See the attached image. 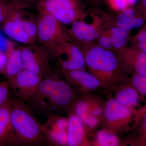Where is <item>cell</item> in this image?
I'll return each mask as SVG.
<instances>
[{
    "instance_id": "cell-9",
    "label": "cell",
    "mask_w": 146,
    "mask_h": 146,
    "mask_svg": "<svg viewBox=\"0 0 146 146\" xmlns=\"http://www.w3.org/2000/svg\"><path fill=\"white\" fill-rule=\"evenodd\" d=\"M24 69L44 78L54 73L48 53L42 46L36 44L21 47Z\"/></svg>"
},
{
    "instance_id": "cell-19",
    "label": "cell",
    "mask_w": 146,
    "mask_h": 146,
    "mask_svg": "<svg viewBox=\"0 0 146 146\" xmlns=\"http://www.w3.org/2000/svg\"><path fill=\"white\" fill-rule=\"evenodd\" d=\"M144 19L136 15L132 6H129L116 16H112V26H116L129 31L138 28L144 23Z\"/></svg>"
},
{
    "instance_id": "cell-15",
    "label": "cell",
    "mask_w": 146,
    "mask_h": 146,
    "mask_svg": "<svg viewBox=\"0 0 146 146\" xmlns=\"http://www.w3.org/2000/svg\"><path fill=\"white\" fill-rule=\"evenodd\" d=\"M129 31L119 27L112 26L106 30L96 41L101 46L116 51L126 46Z\"/></svg>"
},
{
    "instance_id": "cell-13",
    "label": "cell",
    "mask_w": 146,
    "mask_h": 146,
    "mask_svg": "<svg viewBox=\"0 0 146 146\" xmlns=\"http://www.w3.org/2000/svg\"><path fill=\"white\" fill-rule=\"evenodd\" d=\"M115 52L127 74L133 70L136 74L146 76V53L127 46Z\"/></svg>"
},
{
    "instance_id": "cell-4",
    "label": "cell",
    "mask_w": 146,
    "mask_h": 146,
    "mask_svg": "<svg viewBox=\"0 0 146 146\" xmlns=\"http://www.w3.org/2000/svg\"><path fill=\"white\" fill-rule=\"evenodd\" d=\"M111 17L98 9L86 10L82 18L73 23L68 31L76 43L94 42L106 30L112 27Z\"/></svg>"
},
{
    "instance_id": "cell-21",
    "label": "cell",
    "mask_w": 146,
    "mask_h": 146,
    "mask_svg": "<svg viewBox=\"0 0 146 146\" xmlns=\"http://www.w3.org/2000/svg\"><path fill=\"white\" fill-rule=\"evenodd\" d=\"M12 107L11 95L0 107V146H7L10 130L11 112Z\"/></svg>"
},
{
    "instance_id": "cell-22",
    "label": "cell",
    "mask_w": 146,
    "mask_h": 146,
    "mask_svg": "<svg viewBox=\"0 0 146 146\" xmlns=\"http://www.w3.org/2000/svg\"><path fill=\"white\" fill-rule=\"evenodd\" d=\"M90 141L91 146H123V141L120 140L117 133L102 128L93 135Z\"/></svg>"
},
{
    "instance_id": "cell-12",
    "label": "cell",
    "mask_w": 146,
    "mask_h": 146,
    "mask_svg": "<svg viewBox=\"0 0 146 146\" xmlns=\"http://www.w3.org/2000/svg\"><path fill=\"white\" fill-rule=\"evenodd\" d=\"M61 76L79 95L91 93L100 88H103L100 82L84 69L64 70L58 68Z\"/></svg>"
},
{
    "instance_id": "cell-11",
    "label": "cell",
    "mask_w": 146,
    "mask_h": 146,
    "mask_svg": "<svg viewBox=\"0 0 146 146\" xmlns=\"http://www.w3.org/2000/svg\"><path fill=\"white\" fill-rule=\"evenodd\" d=\"M43 78L33 72L23 69L7 81L13 95L27 103L35 94Z\"/></svg>"
},
{
    "instance_id": "cell-10",
    "label": "cell",
    "mask_w": 146,
    "mask_h": 146,
    "mask_svg": "<svg viewBox=\"0 0 146 146\" xmlns=\"http://www.w3.org/2000/svg\"><path fill=\"white\" fill-rule=\"evenodd\" d=\"M47 51L51 60H56L58 68L71 70L84 69L86 67L83 53L74 41Z\"/></svg>"
},
{
    "instance_id": "cell-6",
    "label": "cell",
    "mask_w": 146,
    "mask_h": 146,
    "mask_svg": "<svg viewBox=\"0 0 146 146\" xmlns=\"http://www.w3.org/2000/svg\"><path fill=\"white\" fill-rule=\"evenodd\" d=\"M38 12L37 41L47 51L51 50L64 43L74 41L68 29L50 13Z\"/></svg>"
},
{
    "instance_id": "cell-2",
    "label": "cell",
    "mask_w": 146,
    "mask_h": 146,
    "mask_svg": "<svg viewBox=\"0 0 146 146\" xmlns=\"http://www.w3.org/2000/svg\"><path fill=\"white\" fill-rule=\"evenodd\" d=\"M76 44L83 53L88 72L100 82L103 89L111 91L115 85L129 82L115 52L94 42Z\"/></svg>"
},
{
    "instance_id": "cell-27",
    "label": "cell",
    "mask_w": 146,
    "mask_h": 146,
    "mask_svg": "<svg viewBox=\"0 0 146 146\" xmlns=\"http://www.w3.org/2000/svg\"><path fill=\"white\" fill-rule=\"evenodd\" d=\"M10 87L8 81L0 82V107L10 96Z\"/></svg>"
},
{
    "instance_id": "cell-1",
    "label": "cell",
    "mask_w": 146,
    "mask_h": 146,
    "mask_svg": "<svg viewBox=\"0 0 146 146\" xmlns=\"http://www.w3.org/2000/svg\"><path fill=\"white\" fill-rule=\"evenodd\" d=\"M60 73L43 78L35 94L26 103L34 112L48 116L69 112L78 96Z\"/></svg>"
},
{
    "instance_id": "cell-24",
    "label": "cell",
    "mask_w": 146,
    "mask_h": 146,
    "mask_svg": "<svg viewBox=\"0 0 146 146\" xmlns=\"http://www.w3.org/2000/svg\"><path fill=\"white\" fill-rule=\"evenodd\" d=\"M30 6L11 1L0 0V26L13 12L30 7Z\"/></svg>"
},
{
    "instance_id": "cell-26",
    "label": "cell",
    "mask_w": 146,
    "mask_h": 146,
    "mask_svg": "<svg viewBox=\"0 0 146 146\" xmlns=\"http://www.w3.org/2000/svg\"><path fill=\"white\" fill-rule=\"evenodd\" d=\"M129 82L139 93L146 95V76L136 74L129 80Z\"/></svg>"
},
{
    "instance_id": "cell-29",
    "label": "cell",
    "mask_w": 146,
    "mask_h": 146,
    "mask_svg": "<svg viewBox=\"0 0 146 146\" xmlns=\"http://www.w3.org/2000/svg\"><path fill=\"white\" fill-rule=\"evenodd\" d=\"M135 42L139 50L146 53V29L141 30L135 36Z\"/></svg>"
},
{
    "instance_id": "cell-28",
    "label": "cell",
    "mask_w": 146,
    "mask_h": 146,
    "mask_svg": "<svg viewBox=\"0 0 146 146\" xmlns=\"http://www.w3.org/2000/svg\"><path fill=\"white\" fill-rule=\"evenodd\" d=\"M108 5L113 10L121 12L129 7L126 0H106Z\"/></svg>"
},
{
    "instance_id": "cell-33",
    "label": "cell",
    "mask_w": 146,
    "mask_h": 146,
    "mask_svg": "<svg viewBox=\"0 0 146 146\" xmlns=\"http://www.w3.org/2000/svg\"><path fill=\"white\" fill-rule=\"evenodd\" d=\"M11 1L22 4L27 5L30 6H31L32 4L34 3L37 0H10Z\"/></svg>"
},
{
    "instance_id": "cell-30",
    "label": "cell",
    "mask_w": 146,
    "mask_h": 146,
    "mask_svg": "<svg viewBox=\"0 0 146 146\" xmlns=\"http://www.w3.org/2000/svg\"><path fill=\"white\" fill-rule=\"evenodd\" d=\"M7 62V55L0 51V74L4 76Z\"/></svg>"
},
{
    "instance_id": "cell-23",
    "label": "cell",
    "mask_w": 146,
    "mask_h": 146,
    "mask_svg": "<svg viewBox=\"0 0 146 146\" xmlns=\"http://www.w3.org/2000/svg\"><path fill=\"white\" fill-rule=\"evenodd\" d=\"M44 138L46 144L50 146H68L67 131L45 127L43 125Z\"/></svg>"
},
{
    "instance_id": "cell-32",
    "label": "cell",
    "mask_w": 146,
    "mask_h": 146,
    "mask_svg": "<svg viewBox=\"0 0 146 146\" xmlns=\"http://www.w3.org/2000/svg\"><path fill=\"white\" fill-rule=\"evenodd\" d=\"M138 12L142 15L144 20H146V0H141L138 7Z\"/></svg>"
},
{
    "instance_id": "cell-5",
    "label": "cell",
    "mask_w": 146,
    "mask_h": 146,
    "mask_svg": "<svg viewBox=\"0 0 146 146\" xmlns=\"http://www.w3.org/2000/svg\"><path fill=\"white\" fill-rule=\"evenodd\" d=\"M135 109L124 106L113 97L106 101L100 125L103 129L116 133L130 130L136 123Z\"/></svg>"
},
{
    "instance_id": "cell-34",
    "label": "cell",
    "mask_w": 146,
    "mask_h": 146,
    "mask_svg": "<svg viewBox=\"0 0 146 146\" xmlns=\"http://www.w3.org/2000/svg\"><path fill=\"white\" fill-rule=\"evenodd\" d=\"M137 0H126L129 6H133L136 3Z\"/></svg>"
},
{
    "instance_id": "cell-7",
    "label": "cell",
    "mask_w": 146,
    "mask_h": 146,
    "mask_svg": "<svg viewBox=\"0 0 146 146\" xmlns=\"http://www.w3.org/2000/svg\"><path fill=\"white\" fill-rule=\"evenodd\" d=\"M37 11L50 13L64 25L82 19L86 10L81 0H37Z\"/></svg>"
},
{
    "instance_id": "cell-16",
    "label": "cell",
    "mask_w": 146,
    "mask_h": 146,
    "mask_svg": "<svg viewBox=\"0 0 146 146\" xmlns=\"http://www.w3.org/2000/svg\"><path fill=\"white\" fill-rule=\"evenodd\" d=\"M16 11L12 13L2 25V29L7 36L12 40L27 45L35 44L29 37L17 19Z\"/></svg>"
},
{
    "instance_id": "cell-17",
    "label": "cell",
    "mask_w": 146,
    "mask_h": 146,
    "mask_svg": "<svg viewBox=\"0 0 146 146\" xmlns=\"http://www.w3.org/2000/svg\"><path fill=\"white\" fill-rule=\"evenodd\" d=\"M21 46L11 42L7 52V62L4 76L10 80L24 69L21 54Z\"/></svg>"
},
{
    "instance_id": "cell-14",
    "label": "cell",
    "mask_w": 146,
    "mask_h": 146,
    "mask_svg": "<svg viewBox=\"0 0 146 146\" xmlns=\"http://www.w3.org/2000/svg\"><path fill=\"white\" fill-rule=\"evenodd\" d=\"M67 129L68 146H91L90 138L80 118L70 110Z\"/></svg>"
},
{
    "instance_id": "cell-18",
    "label": "cell",
    "mask_w": 146,
    "mask_h": 146,
    "mask_svg": "<svg viewBox=\"0 0 146 146\" xmlns=\"http://www.w3.org/2000/svg\"><path fill=\"white\" fill-rule=\"evenodd\" d=\"M111 91L114 94L113 98L120 104L133 109L138 105L139 92L128 83L115 85Z\"/></svg>"
},
{
    "instance_id": "cell-35",
    "label": "cell",
    "mask_w": 146,
    "mask_h": 146,
    "mask_svg": "<svg viewBox=\"0 0 146 146\" xmlns=\"http://www.w3.org/2000/svg\"><path fill=\"white\" fill-rule=\"evenodd\" d=\"M91 1L94 3H98L100 2L102 0H91Z\"/></svg>"
},
{
    "instance_id": "cell-31",
    "label": "cell",
    "mask_w": 146,
    "mask_h": 146,
    "mask_svg": "<svg viewBox=\"0 0 146 146\" xmlns=\"http://www.w3.org/2000/svg\"><path fill=\"white\" fill-rule=\"evenodd\" d=\"M141 119L142 123L140 129L141 136L142 139L146 142V111L144 112Z\"/></svg>"
},
{
    "instance_id": "cell-20",
    "label": "cell",
    "mask_w": 146,
    "mask_h": 146,
    "mask_svg": "<svg viewBox=\"0 0 146 146\" xmlns=\"http://www.w3.org/2000/svg\"><path fill=\"white\" fill-rule=\"evenodd\" d=\"M17 19L25 32L35 44L37 40L38 17L33 13L25 11V9L18 11Z\"/></svg>"
},
{
    "instance_id": "cell-8",
    "label": "cell",
    "mask_w": 146,
    "mask_h": 146,
    "mask_svg": "<svg viewBox=\"0 0 146 146\" xmlns=\"http://www.w3.org/2000/svg\"><path fill=\"white\" fill-rule=\"evenodd\" d=\"M106 101L91 93L78 95L70 110L82 120L87 129H94L100 124Z\"/></svg>"
},
{
    "instance_id": "cell-25",
    "label": "cell",
    "mask_w": 146,
    "mask_h": 146,
    "mask_svg": "<svg viewBox=\"0 0 146 146\" xmlns=\"http://www.w3.org/2000/svg\"><path fill=\"white\" fill-rule=\"evenodd\" d=\"M43 125L45 127L49 128L67 131L68 118L60 115H51L49 116L46 122Z\"/></svg>"
},
{
    "instance_id": "cell-3",
    "label": "cell",
    "mask_w": 146,
    "mask_h": 146,
    "mask_svg": "<svg viewBox=\"0 0 146 146\" xmlns=\"http://www.w3.org/2000/svg\"><path fill=\"white\" fill-rule=\"evenodd\" d=\"M10 130L7 146H40L46 144L43 125L25 102L11 95Z\"/></svg>"
}]
</instances>
